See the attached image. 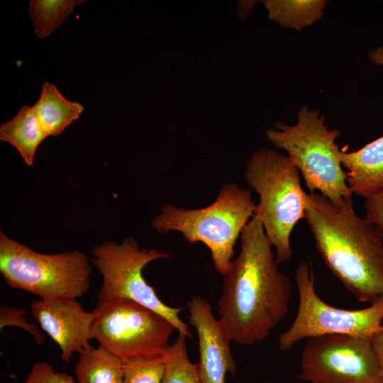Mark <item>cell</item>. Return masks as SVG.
I'll list each match as a JSON object with an SVG mask.
<instances>
[{
  "label": "cell",
  "mask_w": 383,
  "mask_h": 383,
  "mask_svg": "<svg viewBox=\"0 0 383 383\" xmlns=\"http://www.w3.org/2000/svg\"><path fill=\"white\" fill-rule=\"evenodd\" d=\"M240 249L223 276L219 320L235 343L264 340L289 311L291 279L277 267L259 220L252 217L240 235Z\"/></svg>",
  "instance_id": "cell-1"
},
{
  "label": "cell",
  "mask_w": 383,
  "mask_h": 383,
  "mask_svg": "<svg viewBox=\"0 0 383 383\" xmlns=\"http://www.w3.org/2000/svg\"><path fill=\"white\" fill-rule=\"evenodd\" d=\"M305 219L331 272L361 302L383 298V237L355 213L352 197L304 194Z\"/></svg>",
  "instance_id": "cell-2"
},
{
  "label": "cell",
  "mask_w": 383,
  "mask_h": 383,
  "mask_svg": "<svg viewBox=\"0 0 383 383\" xmlns=\"http://www.w3.org/2000/svg\"><path fill=\"white\" fill-rule=\"evenodd\" d=\"M255 206L250 189L228 182L209 206L187 209L166 203L151 223L159 233L178 231L189 243H204L216 270L224 275L233 260L235 243L253 217Z\"/></svg>",
  "instance_id": "cell-3"
},
{
  "label": "cell",
  "mask_w": 383,
  "mask_h": 383,
  "mask_svg": "<svg viewBox=\"0 0 383 383\" xmlns=\"http://www.w3.org/2000/svg\"><path fill=\"white\" fill-rule=\"evenodd\" d=\"M299 174L287 155L265 147L255 151L246 163L244 178L259 196L253 217L260 221L275 249L278 265L292 260L291 234L305 218V192Z\"/></svg>",
  "instance_id": "cell-4"
},
{
  "label": "cell",
  "mask_w": 383,
  "mask_h": 383,
  "mask_svg": "<svg viewBox=\"0 0 383 383\" xmlns=\"http://www.w3.org/2000/svg\"><path fill=\"white\" fill-rule=\"evenodd\" d=\"M325 116L303 106L294 125L280 122L266 132L268 141L284 150L301 174L309 193L319 194L332 201L353 197L346 172L341 163V150L335 143L340 135L330 130Z\"/></svg>",
  "instance_id": "cell-5"
},
{
  "label": "cell",
  "mask_w": 383,
  "mask_h": 383,
  "mask_svg": "<svg viewBox=\"0 0 383 383\" xmlns=\"http://www.w3.org/2000/svg\"><path fill=\"white\" fill-rule=\"evenodd\" d=\"M0 272L10 287L40 299H77L90 289L91 267L84 252L40 253L1 230Z\"/></svg>",
  "instance_id": "cell-6"
},
{
  "label": "cell",
  "mask_w": 383,
  "mask_h": 383,
  "mask_svg": "<svg viewBox=\"0 0 383 383\" xmlns=\"http://www.w3.org/2000/svg\"><path fill=\"white\" fill-rule=\"evenodd\" d=\"M91 255L92 263L103 278L98 301L116 298L131 300L160 313L179 334L192 338L188 326L179 317L184 308L163 303L143 276V270L148 263L170 257L169 252L142 248L133 237L128 236L121 244L105 241L94 246Z\"/></svg>",
  "instance_id": "cell-7"
},
{
  "label": "cell",
  "mask_w": 383,
  "mask_h": 383,
  "mask_svg": "<svg viewBox=\"0 0 383 383\" xmlns=\"http://www.w3.org/2000/svg\"><path fill=\"white\" fill-rule=\"evenodd\" d=\"M91 335L123 362L166 353L174 326L160 313L126 299L98 301Z\"/></svg>",
  "instance_id": "cell-8"
},
{
  "label": "cell",
  "mask_w": 383,
  "mask_h": 383,
  "mask_svg": "<svg viewBox=\"0 0 383 383\" xmlns=\"http://www.w3.org/2000/svg\"><path fill=\"white\" fill-rule=\"evenodd\" d=\"M299 294L297 314L281 334L278 348L289 350L302 339L331 334L372 336L383 323V298L362 309L348 310L324 302L315 290L311 263L301 261L294 275Z\"/></svg>",
  "instance_id": "cell-9"
},
{
  "label": "cell",
  "mask_w": 383,
  "mask_h": 383,
  "mask_svg": "<svg viewBox=\"0 0 383 383\" xmlns=\"http://www.w3.org/2000/svg\"><path fill=\"white\" fill-rule=\"evenodd\" d=\"M299 380L309 383H383L372 336L331 334L306 339Z\"/></svg>",
  "instance_id": "cell-10"
},
{
  "label": "cell",
  "mask_w": 383,
  "mask_h": 383,
  "mask_svg": "<svg viewBox=\"0 0 383 383\" xmlns=\"http://www.w3.org/2000/svg\"><path fill=\"white\" fill-rule=\"evenodd\" d=\"M187 306L189 323L199 338V361L196 365L199 376L204 383H225L226 373L234 375L236 372L230 348L232 340L206 299L194 295Z\"/></svg>",
  "instance_id": "cell-11"
},
{
  "label": "cell",
  "mask_w": 383,
  "mask_h": 383,
  "mask_svg": "<svg viewBox=\"0 0 383 383\" xmlns=\"http://www.w3.org/2000/svg\"><path fill=\"white\" fill-rule=\"evenodd\" d=\"M30 310L40 328L60 347L63 362L91 346L94 313L86 311L77 299H40L31 304Z\"/></svg>",
  "instance_id": "cell-12"
},
{
  "label": "cell",
  "mask_w": 383,
  "mask_h": 383,
  "mask_svg": "<svg viewBox=\"0 0 383 383\" xmlns=\"http://www.w3.org/2000/svg\"><path fill=\"white\" fill-rule=\"evenodd\" d=\"M340 159L353 194L365 199L383 188V135L357 150H342Z\"/></svg>",
  "instance_id": "cell-13"
},
{
  "label": "cell",
  "mask_w": 383,
  "mask_h": 383,
  "mask_svg": "<svg viewBox=\"0 0 383 383\" xmlns=\"http://www.w3.org/2000/svg\"><path fill=\"white\" fill-rule=\"evenodd\" d=\"M33 107L46 137L60 135L79 118L84 109L80 103L66 99L55 84L48 82L42 85Z\"/></svg>",
  "instance_id": "cell-14"
},
{
  "label": "cell",
  "mask_w": 383,
  "mask_h": 383,
  "mask_svg": "<svg viewBox=\"0 0 383 383\" xmlns=\"http://www.w3.org/2000/svg\"><path fill=\"white\" fill-rule=\"evenodd\" d=\"M46 138L33 106L23 105L11 120L0 126L1 141L13 146L28 166L33 165L35 152Z\"/></svg>",
  "instance_id": "cell-15"
},
{
  "label": "cell",
  "mask_w": 383,
  "mask_h": 383,
  "mask_svg": "<svg viewBox=\"0 0 383 383\" xmlns=\"http://www.w3.org/2000/svg\"><path fill=\"white\" fill-rule=\"evenodd\" d=\"M74 370L76 383L123 382V362L101 345L79 353Z\"/></svg>",
  "instance_id": "cell-16"
},
{
  "label": "cell",
  "mask_w": 383,
  "mask_h": 383,
  "mask_svg": "<svg viewBox=\"0 0 383 383\" xmlns=\"http://www.w3.org/2000/svg\"><path fill=\"white\" fill-rule=\"evenodd\" d=\"M326 0H267L263 4L269 18L287 29L299 30L322 17Z\"/></svg>",
  "instance_id": "cell-17"
},
{
  "label": "cell",
  "mask_w": 383,
  "mask_h": 383,
  "mask_svg": "<svg viewBox=\"0 0 383 383\" xmlns=\"http://www.w3.org/2000/svg\"><path fill=\"white\" fill-rule=\"evenodd\" d=\"M83 0H31L29 15L36 38L48 37L73 12Z\"/></svg>",
  "instance_id": "cell-18"
},
{
  "label": "cell",
  "mask_w": 383,
  "mask_h": 383,
  "mask_svg": "<svg viewBox=\"0 0 383 383\" xmlns=\"http://www.w3.org/2000/svg\"><path fill=\"white\" fill-rule=\"evenodd\" d=\"M186 338L179 334L168 347L162 383H204L189 359Z\"/></svg>",
  "instance_id": "cell-19"
},
{
  "label": "cell",
  "mask_w": 383,
  "mask_h": 383,
  "mask_svg": "<svg viewBox=\"0 0 383 383\" xmlns=\"http://www.w3.org/2000/svg\"><path fill=\"white\" fill-rule=\"evenodd\" d=\"M166 353L123 362V383H162Z\"/></svg>",
  "instance_id": "cell-20"
},
{
  "label": "cell",
  "mask_w": 383,
  "mask_h": 383,
  "mask_svg": "<svg viewBox=\"0 0 383 383\" xmlns=\"http://www.w3.org/2000/svg\"><path fill=\"white\" fill-rule=\"evenodd\" d=\"M27 313L26 309L1 306L0 328L2 330L6 326L22 328L33 337L38 344H42L45 340V336L35 323L28 322L23 317Z\"/></svg>",
  "instance_id": "cell-21"
},
{
  "label": "cell",
  "mask_w": 383,
  "mask_h": 383,
  "mask_svg": "<svg viewBox=\"0 0 383 383\" xmlns=\"http://www.w3.org/2000/svg\"><path fill=\"white\" fill-rule=\"evenodd\" d=\"M24 383H76L72 376L55 372L48 362H35L28 374Z\"/></svg>",
  "instance_id": "cell-22"
},
{
  "label": "cell",
  "mask_w": 383,
  "mask_h": 383,
  "mask_svg": "<svg viewBox=\"0 0 383 383\" xmlns=\"http://www.w3.org/2000/svg\"><path fill=\"white\" fill-rule=\"evenodd\" d=\"M365 199V218L376 227L383 237V188Z\"/></svg>",
  "instance_id": "cell-23"
},
{
  "label": "cell",
  "mask_w": 383,
  "mask_h": 383,
  "mask_svg": "<svg viewBox=\"0 0 383 383\" xmlns=\"http://www.w3.org/2000/svg\"><path fill=\"white\" fill-rule=\"evenodd\" d=\"M372 341L383 374V323L380 328L372 335Z\"/></svg>",
  "instance_id": "cell-24"
},
{
  "label": "cell",
  "mask_w": 383,
  "mask_h": 383,
  "mask_svg": "<svg viewBox=\"0 0 383 383\" xmlns=\"http://www.w3.org/2000/svg\"><path fill=\"white\" fill-rule=\"evenodd\" d=\"M369 57L373 63L383 67V46L372 50L369 53Z\"/></svg>",
  "instance_id": "cell-25"
}]
</instances>
